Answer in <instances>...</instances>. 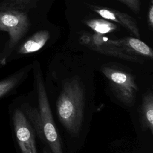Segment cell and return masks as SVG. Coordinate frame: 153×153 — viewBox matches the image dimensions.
I'll list each match as a JSON object with an SVG mask.
<instances>
[{
  "instance_id": "obj_1",
  "label": "cell",
  "mask_w": 153,
  "mask_h": 153,
  "mask_svg": "<svg viewBox=\"0 0 153 153\" xmlns=\"http://www.w3.org/2000/svg\"><path fill=\"white\" fill-rule=\"evenodd\" d=\"M85 94L77 76L65 81L56 102V111L61 123L72 136L79 133L84 118Z\"/></svg>"
},
{
  "instance_id": "obj_5",
  "label": "cell",
  "mask_w": 153,
  "mask_h": 153,
  "mask_svg": "<svg viewBox=\"0 0 153 153\" xmlns=\"http://www.w3.org/2000/svg\"><path fill=\"white\" fill-rule=\"evenodd\" d=\"M14 132L22 153H38L34 129L20 109H16L13 114Z\"/></svg>"
},
{
  "instance_id": "obj_2",
  "label": "cell",
  "mask_w": 153,
  "mask_h": 153,
  "mask_svg": "<svg viewBox=\"0 0 153 153\" xmlns=\"http://www.w3.org/2000/svg\"><path fill=\"white\" fill-rule=\"evenodd\" d=\"M38 108L25 106V115L38 136L45 142L52 153H63L60 139L51 114L44 81L39 72L35 75Z\"/></svg>"
},
{
  "instance_id": "obj_6",
  "label": "cell",
  "mask_w": 153,
  "mask_h": 153,
  "mask_svg": "<svg viewBox=\"0 0 153 153\" xmlns=\"http://www.w3.org/2000/svg\"><path fill=\"white\" fill-rule=\"evenodd\" d=\"M87 46L103 54L132 62L139 61L136 56L123 49L119 40L109 39L102 34L97 33L93 34L91 36V40Z\"/></svg>"
},
{
  "instance_id": "obj_4",
  "label": "cell",
  "mask_w": 153,
  "mask_h": 153,
  "mask_svg": "<svg viewBox=\"0 0 153 153\" xmlns=\"http://www.w3.org/2000/svg\"><path fill=\"white\" fill-rule=\"evenodd\" d=\"M29 25L27 14L21 10L8 9L0 11V30L8 33L10 48L14 47L25 35Z\"/></svg>"
},
{
  "instance_id": "obj_7",
  "label": "cell",
  "mask_w": 153,
  "mask_h": 153,
  "mask_svg": "<svg viewBox=\"0 0 153 153\" xmlns=\"http://www.w3.org/2000/svg\"><path fill=\"white\" fill-rule=\"evenodd\" d=\"M93 10L103 18L121 24L137 38H140V32L137 23L130 15L117 10L108 8L95 7Z\"/></svg>"
},
{
  "instance_id": "obj_14",
  "label": "cell",
  "mask_w": 153,
  "mask_h": 153,
  "mask_svg": "<svg viewBox=\"0 0 153 153\" xmlns=\"http://www.w3.org/2000/svg\"><path fill=\"white\" fill-rule=\"evenodd\" d=\"M126 5L132 11L139 12L140 9V0H118Z\"/></svg>"
},
{
  "instance_id": "obj_11",
  "label": "cell",
  "mask_w": 153,
  "mask_h": 153,
  "mask_svg": "<svg viewBox=\"0 0 153 153\" xmlns=\"http://www.w3.org/2000/svg\"><path fill=\"white\" fill-rule=\"evenodd\" d=\"M85 23L96 33L102 35L112 32L117 28L116 25L102 19L88 20Z\"/></svg>"
},
{
  "instance_id": "obj_8",
  "label": "cell",
  "mask_w": 153,
  "mask_h": 153,
  "mask_svg": "<svg viewBox=\"0 0 153 153\" xmlns=\"http://www.w3.org/2000/svg\"><path fill=\"white\" fill-rule=\"evenodd\" d=\"M141 127L144 130L153 131V95L151 91L143 95L139 110Z\"/></svg>"
},
{
  "instance_id": "obj_16",
  "label": "cell",
  "mask_w": 153,
  "mask_h": 153,
  "mask_svg": "<svg viewBox=\"0 0 153 153\" xmlns=\"http://www.w3.org/2000/svg\"><path fill=\"white\" fill-rule=\"evenodd\" d=\"M148 22L149 25L152 27L153 26V5H151L148 15Z\"/></svg>"
},
{
  "instance_id": "obj_15",
  "label": "cell",
  "mask_w": 153,
  "mask_h": 153,
  "mask_svg": "<svg viewBox=\"0 0 153 153\" xmlns=\"http://www.w3.org/2000/svg\"><path fill=\"white\" fill-rule=\"evenodd\" d=\"M91 40V36L87 33H85L84 34H82L80 37V41L81 44H84L85 45H87Z\"/></svg>"
},
{
  "instance_id": "obj_9",
  "label": "cell",
  "mask_w": 153,
  "mask_h": 153,
  "mask_svg": "<svg viewBox=\"0 0 153 153\" xmlns=\"http://www.w3.org/2000/svg\"><path fill=\"white\" fill-rule=\"evenodd\" d=\"M50 36V32L47 30H41L35 32L21 45L19 48V53L25 54L39 50L49 39Z\"/></svg>"
},
{
  "instance_id": "obj_3",
  "label": "cell",
  "mask_w": 153,
  "mask_h": 153,
  "mask_svg": "<svg viewBox=\"0 0 153 153\" xmlns=\"http://www.w3.org/2000/svg\"><path fill=\"white\" fill-rule=\"evenodd\" d=\"M101 71L106 77L117 99L124 105L132 106L135 103L137 90L134 76L124 70L108 66L102 67Z\"/></svg>"
},
{
  "instance_id": "obj_10",
  "label": "cell",
  "mask_w": 153,
  "mask_h": 153,
  "mask_svg": "<svg viewBox=\"0 0 153 153\" xmlns=\"http://www.w3.org/2000/svg\"><path fill=\"white\" fill-rule=\"evenodd\" d=\"M119 41L123 49L133 56L137 54L150 59L153 58L152 50L139 38L126 37L119 40Z\"/></svg>"
},
{
  "instance_id": "obj_13",
  "label": "cell",
  "mask_w": 153,
  "mask_h": 153,
  "mask_svg": "<svg viewBox=\"0 0 153 153\" xmlns=\"http://www.w3.org/2000/svg\"><path fill=\"white\" fill-rule=\"evenodd\" d=\"M33 0H5L2 3L1 6V10H19L24 5H26Z\"/></svg>"
},
{
  "instance_id": "obj_12",
  "label": "cell",
  "mask_w": 153,
  "mask_h": 153,
  "mask_svg": "<svg viewBox=\"0 0 153 153\" xmlns=\"http://www.w3.org/2000/svg\"><path fill=\"white\" fill-rule=\"evenodd\" d=\"M19 76H13L0 82V98L9 92L18 82Z\"/></svg>"
}]
</instances>
